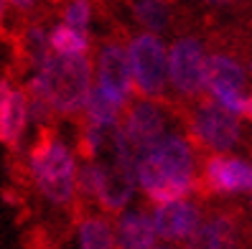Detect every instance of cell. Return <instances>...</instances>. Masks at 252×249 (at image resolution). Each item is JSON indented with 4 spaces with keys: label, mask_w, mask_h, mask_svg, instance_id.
Returning a JSON list of instances; mask_svg holds the SVG:
<instances>
[{
    "label": "cell",
    "mask_w": 252,
    "mask_h": 249,
    "mask_svg": "<svg viewBox=\"0 0 252 249\" xmlns=\"http://www.w3.org/2000/svg\"><path fill=\"white\" fill-rule=\"evenodd\" d=\"M138 191L151 206L189 198L199 188L196 145L189 133L171 130L156 142L138 150L135 163Z\"/></svg>",
    "instance_id": "cell-1"
},
{
    "label": "cell",
    "mask_w": 252,
    "mask_h": 249,
    "mask_svg": "<svg viewBox=\"0 0 252 249\" xmlns=\"http://www.w3.org/2000/svg\"><path fill=\"white\" fill-rule=\"evenodd\" d=\"M94 86L92 56L49 54L43 64L28 74L23 89L31 99H41L56 117H82Z\"/></svg>",
    "instance_id": "cell-2"
},
{
    "label": "cell",
    "mask_w": 252,
    "mask_h": 249,
    "mask_svg": "<svg viewBox=\"0 0 252 249\" xmlns=\"http://www.w3.org/2000/svg\"><path fill=\"white\" fill-rule=\"evenodd\" d=\"M79 158L74 148L51 127L41 130L38 140L26 155V175L36 194L56 209H69L79 198L77 188Z\"/></svg>",
    "instance_id": "cell-3"
},
{
    "label": "cell",
    "mask_w": 252,
    "mask_h": 249,
    "mask_svg": "<svg viewBox=\"0 0 252 249\" xmlns=\"http://www.w3.org/2000/svg\"><path fill=\"white\" fill-rule=\"evenodd\" d=\"M127 58L135 97L163 102L168 92V46L156 33H132L127 38Z\"/></svg>",
    "instance_id": "cell-4"
},
{
    "label": "cell",
    "mask_w": 252,
    "mask_h": 249,
    "mask_svg": "<svg viewBox=\"0 0 252 249\" xmlns=\"http://www.w3.org/2000/svg\"><path fill=\"white\" fill-rule=\"evenodd\" d=\"M189 138L196 148L209 150L212 155H227L234 150L242 140V125L240 117L221 110L212 99H199L189 112Z\"/></svg>",
    "instance_id": "cell-5"
},
{
    "label": "cell",
    "mask_w": 252,
    "mask_h": 249,
    "mask_svg": "<svg viewBox=\"0 0 252 249\" xmlns=\"http://www.w3.org/2000/svg\"><path fill=\"white\" fill-rule=\"evenodd\" d=\"M247 69L237 61L232 54L214 51L206 56V79H204V94L214 105L227 110L237 117H242L245 102H247Z\"/></svg>",
    "instance_id": "cell-6"
},
{
    "label": "cell",
    "mask_w": 252,
    "mask_h": 249,
    "mask_svg": "<svg viewBox=\"0 0 252 249\" xmlns=\"http://www.w3.org/2000/svg\"><path fill=\"white\" fill-rule=\"evenodd\" d=\"M206 49L196 36H179L168 46V86L186 102L204 97L206 79Z\"/></svg>",
    "instance_id": "cell-7"
},
{
    "label": "cell",
    "mask_w": 252,
    "mask_h": 249,
    "mask_svg": "<svg viewBox=\"0 0 252 249\" xmlns=\"http://www.w3.org/2000/svg\"><path fill=\"white\" fill-rule=\"evenodd\" d=\"M94 61V86L112 99L123 112L135 99V86L130 74V58H127V43L117 36H110L99 43Z\"/></svg>",
    "instance_id": "cell-8"
},
{
    "label": "cell",
    "mask_w": 252,
    "mask_h": 249,
    "mask_svg": "<svg viewBox=\"0 0 252 249\" xmlns=\"http://www.w3.org/2000/svg\"><path fill=\"white\" fill-rule=\"evenodd\" d=\"M171 120H173V114L163 102L135 97L123 112L120 130L135 148H145V145H151L166 133H171L173 130Z\"/></svg>",
    "instance_id": "cell-9"
},
{
    "label": "cell",
    "mask_w": 252,
    "mask_h": 249,
    "mask_svg": "<svg viewBox=\"0 0 252 249\" xmlns=\"http://www.w3.org/2000/svg\"><path fill=\"white\" fill-rule=\"evenodd\" d=\"M151 219H153V229L156 237L163 244H186L199 224L204 221L201 209L196 201L191 198H179L171 203H160V206H151Z\"/></svg>",
    "instance_id": "cell-10"
},
{
    "label": "cell",
    "mask_w": 252,
    "mask_h": 249,
    "mask_svg": "<svg viewBox=\"0 0 252 249\" xmlns=\"http://www.w3.org/2000/svg\"><path fill=\"white\" fill-rule=\"evenodd\" d=\"M199 186L209 194H250L252 191V163L234 155H209L201 166Z\"/></svg>",
    "instance_id": "cell-11"
},
{
    "label": "cell",
    "mask_w": 252,
    "mask_h": 249,
    "mask_svg": "<svg viewBox=\"0 0 252 249\" xmlns=\"http://www.w3.org/2000/svg\"><path fill=\"white\" fill-rule=\"evenodd\" d=\"M28 130H31V110L26 89L10 77H0V142L10 150H18Z\"/></svg>",
    "instance_id": "cell-12"
},
{
    "label": "cell",
    "mask_w": 252,
    "mask_h": 249,
    "mask_svg": "<svg viewBox=\"0 0 252 249\" xmlns=\"http://www.w3.org/2000/svg\"><path fill=\"white\" fill-rule=\"evenodd\" d=\"M117 249H153L158 244L151 211L130 206L112 219Z\"/></svg>",
    "instance_id": "cell-13"
},
{
    "label": "cell",
    "mask_w": 252,
    "mask_h": 249,
    "mask_svg": "<svg viewBox=\"0 0 252 249\" xmlns=\"http://www.w3.org/2000/svg\"><path fill=\"white\" fill-rule=\"evenodd\" d=\"M237 247V226L232 216L214 214L204 219L194 237L186 242V249H234Z\"/></svg>",
    "instance_id": "cell-14"
},
{
    "label": "cell",
    "mask_w": 252,
    "mask_h": 249,
    "mask_svg": "<svg viewBox=\"0 0 252 249\" xmlns=\"http://www.w3.org/2000/svg\"><path fill=\"white\" fill-rule=\"evenodd\" d=\"M74 237L77 249H117L115 224L105 214H84L77 221Z\"/></svg>",
    "instance_id": "cell-15"
},
{
    "label": "cell",
    "mask_w": 252,
    "mask_h": 249,
    "mask_svg": "<svg viewBox=\"0 0 252 249\" xmlns=\"http://www.w3.org/2000/svg\"><path fill=\"white\" fill-rule=\"evenodd\" d=\"M130 13L135 23L145 33H166L173 23V5L171 0H127Z\"/></svg>",
    "instance_id": "cell-16"
},
{
    "label": "cell",
    "mask_w": 252,
    "mask_h": 249,
    "mask_svg": "<svg viewBox=\"0 0 252 249\" xmlns=\"http://www.w3.org/2000/svg\"><path fill=\"white\" fill-rule=\"evenodd\" d=\"M82 120H84V125H92V127H97V130H102V133L110 135V133H115V130L120 127L123 110L117 107L112 99H107L97 86H92L90 99H87L84 112H82Z\"/></svg>",
    "instance_id": "cell-17"
},
{
    "label": "cell",
    "mask_w": 252,
    "mask_h": 249,
    "mask_svg": "<svg viewBox=\"0 0 252 249\" xmlns=\"http://www.w3.org/2000/svg\"><path fill=\"white\" fill-rule=\"evenodd\" d=\"M49 49L51 54H59V56H90L92 38L90 33H82L64 23H56L49 31Z\"/></svg>",
    "instance_id": "cell-18"
},
{
    "label": "cell",
    "mask_w": 252,
    "mask_h": 249,
    "mask_svg": "<svg viewBox=\"0 0 252 249\" xmlns=\"http://www.w3.org/2000/svg\"><path fill=\"white\" fill-rule=\"evenodd\" d=\"M112 135V133H110ZM107 133L92 127V125H82L79 130V138H77V145H74V153L82 163H90V160H99V153L107 150V140H110Z\"/></svg>",
    "instance_id": "cell-19"
},
{
    "label": "cell",
    "mask_w": 252,
    "mask_h": 249,
    "mask_svg": "<svg viewBox=\"0 0 252 249\" xmlns=\"http://www.w3.org/2000/svg\"><path fill=\"white\" fill-rule=\"evenodd\" d=\"M94 21V5L92 0H66L62 8V23L74 31L90 33V26Z\"/></svg>",
    "instance_id": "cell-20"
},
{
    "label": "cell",
    "mask_w": 252,
    "mask_h": 249,
    "mask_svg": "<svg viewBox=\"0 0 252 249\" xmlns=\"http://www.w3.org/2000/svg\"><path fill=\"white\" fill-rule=\"evenodd\" d=\"M8 5L16 13H31L38 5V0H8Z\"/></svg>",
    "instance_id": "cell-21"
},
{
    "label": "cell",
    "mask_w": 252,
    "mask_h": 249,
    "mask_svg": "<svg viewBox=\"0 0 252 249\" xmlns=\"http://www.w3.org/2000/svg\"><path fill=\"white\" fill-rule=\"evenodd\" d=\"M201 3L212 8H229V5H237V0H201Z\"/></svg>",
    "instance_id": "cell-22"
},
{
    "label": "cell",
    "mask_w": 252,
    "mask_h": 249,
    "mask_svg": "<svg viewBox=\"0 0 252 249\" xmlns=\"http://www.w3.org/2000/svg\"><path fill=\"white\" fill-rule=\"evenodd\" d=\"M242 117H247V120L252 122V94H250L247 102H245V112H242Z\"/></svg>",
    "instance_id": "cell-23"
},
{
    "label": "cell",
    "mask_w": 252,
    "mask_h": 249,
    "mask_svg": "<svg viewBox=\"0 0 252 249\" xmlns=\"http://www.w3.org/2000/svg\"><path fill=\"white\" fill-rule=\"evenodd\" d=\"M5 10H8V0H0V26L5 21Z\"/></svg>",
    "instance_id": "cell-24"
},
{
    "label": "cell",
    "mask_w": 252,
    "mask_h": 249,
    "mask_svg": "<svg viewBox=\"0 0 252 249\" xmlns=\"http://www.w3.org/2000/svg\"><path fill=\"white\" fill-rule=\"evenodd\" d=\"M153 249H176V247H173V244H163V242H158Z\"/></svg>",
    "instance_id": "cell-25"
},
{
    "label": "cell",
    "mask_w": 252,
    "mask_h": 249,
    "mask_svg": "<svg viewBox=\"0 0 252 249\" xmlns=\"http://www.w3.org/2000/svg\"><path fill=\"white\" fill-rule=\"evenodd\" d=\"M54 3H62V0H54Z\"/></svg>",
    "instance_id": "cell-26"
},
{
    "label": "cell",
    "mask_w": 252,
    "mask_h": 249,
    "mask_svg": "<svg viewBox=\"0 0 252 249\" xmlns=\"http://www.w3.org/2000/svg\"><path fill=\"white\" fill-rule=\"evenodd\" d=\"M250 194H252V191H250Z\"/></svg>",
    "instance_id": "cell-27"
}]
</instances>
